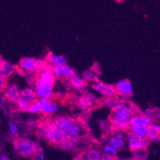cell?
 <instances>
[{
    "label": "cell",
    "mask_w": 160,
    "mask_h": 160,
    "mask_svg": "<svg viewBox=\"0 0 160 160\" xmlns=\"http://www.w3.org/2000/svg\"><path fill=\"white\" fill-rule=\"evenodd\" d=\"M83 80L85 82H95V81H99V78L97 76V74L94 73L92 71H84L82 73Z\"/></svg>",
    "instance_id": "7402d4cb"
},
{
    "label": "cell",
    "mask_w": 160,
    "mask_h": 160,
    "mask_svg": "<svg viewBox=\"0 0 160 160\" xmlns=\"http://www.w3.org/2000/svg\"><path fill=\"white\" fill-rule=\"evenodd\" d=\"M92 87L97 92L102 96V97L108 98V97H115L116 96V92L115 87L109 84H104V83L99 81L92 82Z\"/></svg>",
    "instance_id": "7c38bea8"
},
{
    "label": "cell",
    "mask_w": 160,
    "mask_h": 160,
    "mask_svg": "<svg viewBox=\"0 0 160 160\" xmlns=\"http://www.w3.org/2000/svg\"><path fill=\"white\" fill-rule=\"evenodd\" d=\"M111 111V125L116 132L128 130L132 116L139 114L136 106H132L130 103L123 100H118L116 105Z\"/></svg>",
    "instance_id": "6da1fadb"
},
{
    "label": "cell",
    "mask_w": 160,
    "mask_h": 160,
    "mask_svg": "<svg viewBox=\"0 0 160 160\" xmlns=\"http://www.w3.org/2000/svg\"><path fill=\"white\" fill-rule=\"evenodd\" d=\"M42 136L48 141L57 145L60 144L64 141L70 139L65 132L57 128L52 121L43 126V128H42Z\"/></svg>",
    "instance_id": "5b68a950"
},
{
    "label": "cell",
    "mask_w": 160,
    "mask_h": 160,
    "mask_svg": "<svg viewBox=\"0 0 160 160\" xmlns=\"http://www.w3.org/2000/svg\"><path fill=\"white\" fill-rule=\"evenodd\" d=\"M16 153L22 157L30 158L35 155L36 143L27 138H18L14 140Z\"/></svg>",
    "instance_id": "8992f818"
},
{
    "label": "cell",
    "mask_w": 160,
    "mask_h": 160,
    "mask_svg": "<svg viewBox=\"0 0 160 160\" xmlns=\"http://www.w3.org/2000/svg\"><path fill=\"white\" fill-rule=\"evenodd\" d=\"M116 95H119L123 100L131 97L133 93V87L132 82L128 79H123L118 81L115 85Z\"/></svg>",
    "instance_id": "30bf717a"
},
{
    "label": "cell",
    "mask_w": 160,
    "mask_h": 160,
    "mask_svg": "<svg viewBox=\"0 0 160 160\" xmlns=\"http://www.w3.org/2000/svg\"><path fill=\"white\" fill-rule=\"evenodd\" d=\"M67 81H68V84L69 86L76 91H81L86 86V82L83 80L81 77L77 75V74H74Z\"/></svg>",
    "instance_id": "d6986e66"
},
{
    "label": "cell",
    "mask_w": 160,
    "mask_h": 160,
    "mask_svg": "<svg viewBox=\"0 0 160 160\" xmlns=\"http://www.w3.org/2000/svg\"><path fill=\"white\" fill-rule=\"evenodd\" d=\"M37 158V160H45L44 158V155H39V156H36Z\"/></svg>",
    "instance_id": "d6a6232c"
},
{
    "label": "cell",
    "mask_w": 160,
    "mask_h": 160,
    "mask_svg": "<svg viewBox=\"0 0 160 160\" xmlns=\"http://www.w3.org/2000/svg\"><path fill=\"white\" fill-rule=\"evenodd\" d=\"M9 131L12 135H16L18 134V126L16 125V123H11L9 124Z\"/></svg>",
    "instance_id": "f1b7e54d"
},
{
    "label": "cell",
    "mask_w": 160,
    "mask_h": 160,
    "mask_svg": "<svg viewBox=\"0 0 160 160\" xmlns=\"http://www.w3.org/2000/svg\"><path fill=\"white\" fill-rule=\"evenodd\" d=\"M153 122V120L143 114L133 116L130 121L128 130L132 133L141 137H146L148 125Z\"/></svg>",
    "instance_id": "277c9868"
},
{
    "label": "cell",
    "mask_w": 160,
    "mask_h": 160,
    "mask_svg": "<svg viewBox=\"0 0 160 160\" xmlns=\"http://www.w3.org/2000/svg\"><path fill=\"white\" fill-rule=\"evenodd\" d=\"M56 78L51 68L46 66L38 71L33 85V92L38 99L50 98L53 95Z\"/></svg>",
    "instance_id": "7a4b0ae2"
},
{
    "label": "cell",
    "mask_w": 160,
    "mask_h": 160,
    "mask_svg": "<svg viewBox=\"0 0 160 160\" xmlns=\"http://www.w3.org/2000/svg\"><path fill=\"white\" fill-rule=\"evenodd\" d=\"M52 72L56 78L62 80H69V78L73 76L75 73V71L72 67L67 65H58V66L51 67Z\"/></svg>",
    "instance_id": "4fadbf2b"
},
{
    "label": "cell",
    "mask_w": 160,
    "mask_h": 160,
    "mask_svg": "<svg viewBox=\"0 0 160 160\" xmlns=\"http://www.w3.org/2000/svg\"><path fill=\"white\" fill-rule=\"evenodd\" d=\"M6 85H7V79L0 76V90L3 89Z\"/></svg>",
    "instance_id": "4dcf8cb0"
},
{
    "label": "cell",
    "mask_w": 160,
    "mask_h": 160,
    "mask_svg": "<svg viewBox=\"0 0 160 160\" xmlns=\"http://www.w3.org/2000/svg\"><path fill=\"white\" fill-rule=\"evenodd\" d=\"M125 142H126V139L121 132H116L110 137L108 144L111 145L112 147L117 150H122L125 147Z\"/></svg>",
    "instance_id": "ac0fdd59"
},
{
    "label": "cell",
    "mask_w": 160,
    "mask_h": 160,
    "mask_svg": "<svg viewBox=\"0 0 160 160\" xmlns=\"http://www.w3.org/2000/svg\"><path fill=\"white\" fill-rule=\"evenodd\" d=\"M27 112L30 113H41L42 112V102L40 99L35 100L29 107Z\"/></svg>",
    "instance_id": "603a6c76"
},
{
    "label": "cell",
    "mask_w": 160,
    "mask_h": 160,
    "mask_svg": "<svg viewBox=\"0 0 160 160\" xmlns=\"http://www.w3.org/2000/svg\"><path fill=\"white\" fill-rule=\"evenodd\" d=\"M102 151L104 154H108V155H111L115 156V155H116V154H117L118 150L116 149L115 148H113V147H112L111 145L106 144L102 148Z\"/></svg>",
    "instance_id": "484cf974"
},
{
    "label": "cell",
    "mask_w": 160,
    "mask_h": 160,
    "mask_svg": "<svg viewBox=\"0 0 160 160\" xmlns=\"http://www.w3.org/2000/svg\"><path fill=\"white\" fill-rule=\"evenodd\" d=\"M133 157L132 158L135 160H146L148 158V152L147 149H139L132 151Z\"/></svg>",
    "instance_id": "cb8c5ba5"
},
{
    "label": "cell",
    "mask_w": 160,
    "mask_h": 160,
    "mask_svg": "<svg viewBox=\"0 0 160 160\" xmlns=\"http://www.w3.org/2000/svg\"><path fill=\"white\" fill-rule=\"evenodd\" d=\"M101 152L97 148H92L87 150L81 156V160H100Z\"/></svg>",
    "instance_id": "44dd1931"
},
{
    "label": "cell",
    "mask_w": 160,
    "mask_h": 160,
    "mask_svg": "<svg viewBox=\"0 0 160 160\" xmlns=\"http://www.w3.org/2000/svg\"><path fill=\"white\" fill-rule=\"evenodd\" d=\"M146 138L149 142H156L159 140L160 126L158 123L152 122L148 125Z\"/></svg>",
    "instance_id": "e0dca14e"
},
{
    "label": "cell",
    "mask_w": 160,
    "mask_h": 160,
    "mask_svg": "<svg viewBox=\"0 0 160 160\" xmlns=\"http://www.w3.org/2000/svg\"><path fill=\"white\" fill-rule=\"evenodd\" d=\"M117 102L118 100H116L115 97H108V98H105V100H104V104L110 110H112L114 108L115 106L117 104Z\"/></svg>",
    "instance_id": "4316f807"
},
{
    "label": "cell",
    "mask_w": 160,
    "mask_h": 160,
    "mask_svg": "<svg viewBox=\"0 0 160 160\" xmlns=\"http://www.w3.org/2000/svg\"><path fill=\"white\" fill-rule=\"evenodd\" d=\"M52 122L57 128L65 132L71 139H81L86 134L85 127L73 118L59 116Z\"/></svg>",
    "instance_id": "3957f363"
},
{
    "label": "cell",
    "mask_w": 160,
    "mask_h": 160,
    "mask_svg": "<svg viewBox=\"0 0 160 160\" xmlns=\"http://www.w3.org/2000/svg\"><path fill=\"white\" fill-rule=\"evenodd\" d=\"M0 160H9L8 157L5 155H0Z\"/></svg>",
    "instance_id": "1f68e13d"
},
{
    "label": "cell",
    "mask_w": 160,
    "mask_h": 160,
    "mask_svg": "<svg viewBox=\"0 0 160 160\" xmlns=\"http://www.w3.org/2000/svg\"><path fill=\"white\" fill-rule=\"evenodd\" d=\"M128 148L132 151L139 149H147L149 144V141L146 137H141L129 132L126 137Z\"/></svg>",
    "instance_id": "ba28073f"
},
{
    "label": "cell",
    "mask_w": 160,
    "mask_h": 160,
    "mask_svg": "<svg viewBox=\"0 0 160 160\" xmlns=\"http://www.w3.org/2000/svg\"><path fill=\"white\" fill-rule=\"evenodd\" d=\"M2 91H3L4 97L7 99L8 101L17 104L20 99V90L17 85L14 84H7Z\"/></svg>",
    "instance_id": "5bb4252c"
},
{
    "label": "cell",
    "mask_w": 160,
    "mask_h": 160,
    "mask_svg": "<svg viewBox=\"0 0 160 160\" xmlns=\"http://www.w3.org/2000/svg\"><path fill=\"white\" fill-rule=\"evenodd\" d=\"M38 72V71L34 70V71L27 72L26 73H25V76H26V78H27V81H28V83H30L32 86H33V85H34L36 78H37Z\"/></svg>",
    "instance_id": "d4e9b609"
},
{
    "label": "cell",
    "mask_w": 160,
    "mask_h": 160,
    "mask_svg": "<svg viewBox=\"0 0 160 160\" xmlns=\"http://www.w3.org/2000/svg\"><path fill=\"white\" fill-rule=\"evenodd\" d=\"M78 107L82 110H88L96 105L97 102V99L94 95L88 92H82L78 97Z\"/></svg>",
    "instance_id": "8fae6325"
},
{
    "label": "cell",
    "mask_w": 160,
    "mask_h": 160,
    "mask_svg": "<svg viewBox=\"0 0 160 160\" xmlns=\"http://www.w3.org/2000/svg\"><path fill=\"white\" fill-rule=\"evenodd\" d=\"M15 65L7 61L0 59V76L4 78H8L16 72Z\"/></svg>",
    "instance_id": "9a60e30c"
},
{
    "label": "cell",
    "mask_w": 160,
    "mask_h": 160,
    "mask_svg": "<svg viewBox=\"0 0 160 160\" xmlns=\"http://www.w3.org/2000/svg\"><path fill=\"white\" fill-rule=\"evenodd\" d=\"M47 62L49 64L50 67L58 66V65H66L67 59L62 55H55L50 53L47 56Z\"/></svg>",
    "instance_id": "ffe728a7"
},
{
    "label": "cell",
    "mask_w": 160,
    "mask_h": 160,
    "mask_svg": "<svg viewBox=\"0 0 160 160\" xmlns=\"http://www.w3.org/2000/svg\"><path fill=\"white\" fill-rule=\"evenodd\" d=\"M42 102V113L45 115H52L58 110V104L50 98L40 99Z\"/></svg>",
    "instance_id": "2e32d148"
},
{
    "label": "cell",
    "mask_w": 160,
    "mask_h": 160,
    "mask_svg": "<svg viewBox=\"0 0 160 160\" xmlns=\"http://www.w3.org/2000/svg\"><path fill=\"white\" fill-rule=\"evenodd\" d=\"M46 66V63L42 61L28 57L22 58L19 62V68L26 72L34 70L39 71Z\"/></svg>",
    "instance_id": "9c48e42d"
},
{
    "label": "cell",
    "mask_w": 160,
    "mask_h": 160,
    "mask_svg": "<svg viewBox=\"0 0 160 160\" xmlns=\"http://www.w3.org/2000/svg\"><path fill=\"white\" fill-rule=\"evenodd\" d=\"M35 100H37V97L33 92V89L30 88H22L20 90V99L17 103L18 109L21 112H27L30 105Z\"/></svg>",
    "instance_id": "52a82bcc"
},
{
    "label": "cell",
    "mask_w": 160,
    "mask_h": 160,
    "mask_svg": "<svg viewBox=\"0 0 160 160\" xmlns=\"http://www.w3.org/2000/svg\"><path fill=\"white\" fill-rule=\"evenodd\" d=\"M142 114L145 115V116H147L148 117L151 118V119H152V120H154V118H155V116H156V110L152 108H148L147 109L146 111L142 113Z\"/></svg>",
    "instance_id": "83f0119b"
},
{
    "label": "cell",
    "mask_w": 160,
    "mask_h": 160,
    "mask_svg": "<svg viewBox=\"0 0 160 160\" xmlns=\"http://www.w3.org/2000/svg\"><path fill=\"white\" fill-rule=\"evenodd\" d=\"M100 160H116L115 156L111 155H108V154H101Z\"/></svg>",
    "instance_id": "f546056e"
},
{
    "label": "cell",
    "mask_w": 160,
    "mask_h": 160,
    "mask_svg": "<svg viewBox=\"0 0 160 160\" xmlns=\"http://www.w3.org/2000/svg\"><path fill=\"white\" fill-rule=\"evenodd\" d=\"M123 160H135L133 158H125V159H123Z\"/></svg>",
    "instance_id": "836d02e7"
}]
</instances>
